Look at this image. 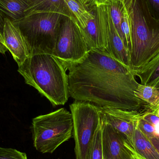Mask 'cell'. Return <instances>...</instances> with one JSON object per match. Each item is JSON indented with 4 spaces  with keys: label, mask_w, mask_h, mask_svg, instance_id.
<instances>
[{
    "label": "cell",
    "mask_w": 159,
    "mask_h": 159,
    "mask_svg": "<svg viewBox=\"0 0 159 159\" xmlns=\"http://www.w3.org/2000/svg\"><path fill=\"white\" fill-rule=\"evenodd\" d=\"M68 70L70 96L75 101L131 111L142 117L153 114L151 106L135 94L140 83L130 69L106 51L90 50Z\"/></svg>",
    "instance_id": "6da1fadb"
},
{
    "label": "cell",
    "mask_w": 159,
    "mask_h": 159,
    "mask_svg": "<svg viewBox=\"0 0 159 159\" xmlns=\"http://www.w3.org/2000/svg\"><path fill=\"white\" fill-rule=\"evenodd\" d=\"M66 71L56 57L48 54L30 56L18 69L25 83L36 89L53 106L64 105L70 96Z\"/></svg>",
    "instance_id": "7a4b0ae2"
},
{
    "label": "cell",
    "mask_w": 159,
    "mask_h": 159,
    "mask_svg": "<svg viewBox=\"0 0 159 159\" xmlns=\"http://www.w3.org/2000/svg\"><path fill=\"white\" fill-rule=\"evenodd\" d=\"M131 26L129 52L132 71L144 66L159 54V20L154 18L147 0H123Z\"/></svg>",
    "instance_id": "3957f363"
},
{
    "label": "cell",
    "mask_w": 159,
    "mask_h": 159,
    "mask_svg": "<svg viewBox=\"0 0 159 159\" xmlns=\"http://www.w3.org/2000/svg\"><path fill=\"white\" fill-rule=\"evenodd\" d=\"M64 17L58 13H35L13 22L24 39L29 57L53 54L61 20Z\"/></svg>",
    "instance_id": "277c9868"
},
{
    "label": "cell",
    "mask_w": 159,
    "mask_h": 159,
    "mask_svg": "<svg viewBox=\"0 0 159 159\" xmlns=\"http://www.w3.org/2000/svg\"><path fill=\"white\" fill-rule=\"evenodd\" d=\"M34 146L43 154H52L69 141L73 133L71 112L65 108L34 118L32 122Z\"/></svg>",
    "instance_id": "5b68a950"
},
{
    "label": "cell",
    "mask_w": 159,
    "mask_h": 159,
    "mask_svg": "<svg viewBox=\"0 0 159 159\" xmlns=\"http://www.w3.org/2000/svg\"><path fill=\"white\" fill-rule=\"evenodd\" d=\"M73 121L75 159H87L90 145L102 120L99 107L88 102L75 101L70 105Z\"/></svg>",
    "instance_id": "8992f818"
},
{
    "label": "cell",
    "mask_w": 159,
    "mask_h": 159,
    "mask_svg": "<svg viewBox=\"0 0 159 159\" xmlns=\"http://www.w3.org/2000/svg\"><path fill=\"white\" fill-rule=\"evenodd\" d=\"M79 25L65 17L61 23L52 54L67 70L81 62L90 51Z\"/></svg>",
    "instance_id": "52a82bcc"
},
{
    "label": "cell",
    "mask_w": 159,
    "mask_h": 159,
    "mask_svg": "<svg viewBox=\"0 0 159 159\" xmlns=\"http://www.w3.org/2000/svg\"><path fill=\"white\" fill-rule=\"evenodd\" d=\"M100 108L104 120L124 135L134 148V130L142 116L134 112L116 107H104Z\"/></svg>",
    "instance_id": "ba28073f"
},
{
    "label": "cell",
    "mask_w": 159,
    "mask_h": 159,
    "mask_svg": "<svg viewBox=\"0 0 159 159\" xmlns=\"http://www.w3.org/2000/svg\"><path fill=\"white\" fill-rule=\"evenodd\" d=\"M103 156L106 159H129L125 136L106 122L102 117Z\"/></svg>",
    "instance_id": "9c48e42d"
},
{
    "label": "cell",
    "mask_w": 159,
    "mask_h": 159,
    "mask_svg": "<svg viewBox=\"0 0 159 159\" xmlns=\"http://www.w3.org/2000/svg\"><path fill=\"white\" fill-rule=\"evenodd\" d=\"M4 36L7 48L20 66L29 57V52L19 30L7 19L5 22Z\"/></svg>",
    "instance_id": "30bf717a"
},
{
    "label": "cell",
    "mask_w": 159,
    "mask_h": 159,
    "mask_svg": "<svg viewBox=\"0 0 159 159\" xmlns=\"http://www.w3.org/2000/svg\"><path fill=\"white\" fill-rule=\"evenodd\" d=\"M107 47L106 52L112 57L130 68L129 53L119 35L110 16L109 6L107 14Z\"/></svg>",
    "instance_id": "8fae6325"
},
{
    "label": "cell",
    "mask_w": 159,
    "mask_h": 159,
    "mask_svg": "<svg viewBox=\"0 0 159 159\" xmlns=\"http://www.w3.org/2000/svg\"><path fill=\"white\" fill-rule=\"evenodd\" d=\"M29 5V15L40 13H56L76 20L64 0H26Z\"/></svg>",
    "instance_id": "7c38bea8"
},
{
    "label": "cell",
    "mask_w": 159,
    "mask_h": 159,
    "mask_svg": "<svg viewBox=\"0 0 159 159\" xmlns=\"http://www.w3.org/2000/svg\"><path fill=\"white\" fill-rule=\"evenodd\" d=\"M140 80V84L155 88L159 92V54L153 60L132 71ZM159 109V102L156 114Z\"/></svg>",
    "instance_id": "4fadbf2b"
},
{
    "label": "cell",
    "mask_w": 159,
    "mask_h": 159,
    "mask_svg": "<svg viewBox=\"0 0 159 159\" xmlns=\"http://www.w3.org/2000/svg\"><path fill=\"white\" fill-rule=\"evenodd\" d=\"M0 13L12 22L19 21L29 15L26 0H0Z\"/></svg>",
    "instance_id": "5bb4252c"
},
{
    "label": "cell",
    "mask_w": 159,
    "mask_h": 159,
    "mask_svg": "<svg viewBox=\"0 0 159 159\" xmlns=\"http://www.w3.org/2000/svg\"><path fill=\"white\" fill-rule=\"evenodd\" d=\"M134 148L145 158L159 159V153L150 140L138 129L137 124L134 136Z\"/></svg>",
    "instance_id": "9a60e30c"
},
{
    "label": "cell",
    "mask_w": 159,
    "mask_h": 159,
    "mask_svg": "<svg viewBox=\"0 0 159 159\" xmlns=\"http://www.w3.org/2000/svg\"><path fill=\"white\" fill-rule=\"evenodd\" d=\"M64 1L71 13L78 21L79 28L81 29H85L89 20L94 18L93 8H91L90 11H89L75 0H64Z\"/></svg>",
    "instance_id": "2e32d148"
},
{
    "label": "cell",
    "mask_w": 159,
    "mask_h": 159,
    "mask_svg": "<svg viewBox=\"0 0 159 159\" xmlns=\"http://www.w3.org/2000/svg\"><path fill=\"white\" fill-rule=\"evenodd\" d=\"M136 96L148 103L156 114V108L159 102V92L153 87L139 84L135 93Z\"/></svg>",
    "instance_id": "e0dca14e"
},
{
    "label": "cell",
    "mask_w": 159,
    "mask_h": 159,
    "mask_svg": "<svg viewBox=\"0 0 159 159\" xmlns=\"http://www.w3.org/2000/svg\"><path fill=\"white\" fill-rule=\"evenodd\" d=\"M102 120L96 129L89 148L87 159H103Z\"/></svg>",
    "instance_id": "ac0fdd59"
},
{
    "label": "cell",
    "mask_w": 159,
    "mask_h": 159,
    "mask_svg": "<svg viewBox=\"0 0 159 159\" xmlns=\"http://www.w3.org/2000/svg\"><path fill=\"white\" fill-rule=\"evenodd\" d=\"M108 6L113 24L119 35L121 38L120 25L124 10L123 0H110Z\"/></svg>",
    "instance_id": "d6986e66"
},
{
    "label": "cell",
    "mask_w": 159,
    "mask_h": 159,
    "mask_svg": "<svg viewBox=\"0 0 159 159\" xmlns=\"http://www.w3.org/2000/svg\"><path fill=\"white\" fill-rule=\"evenodd\" d=\"M124 4V2H123ZM121 33V39L124 43L125 47L129 52L131 48V26L129 17L128 11L124 4V10L120 25Z\"/></svg>",
    "instance_id": "ffe728a7"
},
{
    "label": "cell",
    "mask_w": 159,
    "mask_h": 159,
    "mask_svg": "<svg viewBox=\"0 0 159 159\" xmlns=\"http://www.w3.org/2000/svg\"><path fill=\"white\" fill-rule=\"evenodd\" d=\"M0 159H28L26 153L16 149L0 148Z\"/></svg>",
    "instance_id": "44dd1931"
},
{
    "label": "cell",
    "mask_w": 159,
    "mask_h": 159,
    "mask_svg": "<svg viewBox=\"0 0 159 159\" xmlns=\"http://www.w3.org/2000/svg\"><path fill=\"white\" fill-rule=\"evenodd\" d=\"M137 126L140 130L149 140L155 137L154 126L144 120L143 118H141L138 120Z\"/></svg>",
    "instance_id": "7402d4cb"
},
{
    "label": "cell",
    "mask_w": 159,
    "mask_h": 159,
    "mask_svg": "<svg viewBox=\"0 0 159 159\" xmlns=\"http://www.w3.org/2000/svg\"><path fill=\"white\" fill-rule=\"evenodd\" d=\"M5 18L0 13V53L5 54L8 50L5 43L4 31Z\"/></svg>",
    "instance_id": "603a6c76"
},
{
    "label": "cell",
    "mask_w": 159,
    "mask_h": 159,
    "mask_svg": "<svg viewBox=\"0 0 159 159\" xmlns=\"http://www.w3.org/2000/svg\"><path fill=\"white\" fill-rule=\"evenodd\" d=\"M147 2L152 16L159 20V0H147Z\"/></svg>",
    "instance_id": "cb8c5ba5"
},
{
    "label": "cell",
    "mask_w": 159,
    "mask_h": 159,
    "mask_svg": "<svg viewBox=\"0 0 159 159\" xmlns=\"http://www.w3.org/2000/svg\"><path fill=\"white\" fill-rule=\"evenodd\" d=\"M109 2L110 0H82V3L88 9L103 5H108Z\"/></svg>",
    "instance_id": "d4e9b609"
},
{
    "label": "cell",
    "mask_w": 159,
    "mask_h": 159,
    "mask_svg": "<svg viewBox=\"0 0 159 159\" xmlns=\"http://www.w3.org/2000/svg\"><path fill=\"white\" fill-rule=\"evenodd\" d=\"M125 144L128 148L129 152V159H146L140 155L134 148L128 143L127 140H125Z\"/></svg>",
    "instance_id": "484cf974"
},
{
    "label": "cell",
    "mask_w": 159,
    "mask_h": 159,
    "mask_svg": "<svg viewBox=\"0 0 159 159\" xmlns=\"http://www.w3.org/2000/svg\"><path fill=\"white\" fill-rule=\"evenodd\" d=\"M143 119L153 126L159 122V117L155 114L148 113L143 117Z\"/></svg>",
    "instance_id": "4316f807"
},
{
    "label": "cell",
    "mask_w": 159,
    "mask_h": 159,
    "mask_svg": "<svg viewBox=\"0 0 159 159\" xmlns=\"http://www.w3.org/2000/svg\"><path fill=\"white\" fill-rule=\"evenodd\" d=\"M150 141L159 154V138L155 137L150 139Z\"/></svg>",
    "instance_id": "83f0119b"
},
{
    "label": "cell",
    "mask_w": 159,
    "mask_h": 159,
    "mask_svg": "<svg viewBox=\"0 0 159 159\" xmlns=\"http://www.w3.org/2000/svg\"><path fill=\"white\" fill-rule=\"evenodd\" d=\"M154 134L155 136L159 138V122L154 125Z\"/></svg>",
    "instance_id": "f1b7e54d"
},
{
    "label": "cell",
    "mask_w": 159,
    "mask_h": 159,
    "mask_svg": "<svg viewBox=\"0 0 159 159\" xmlns=\"http://www.w3.org/2000/svg\"><path fill=\"white\" fill-rule=\"evenodd\" d=\"M75 1H76V2H78L80 4L82 5V6H83L82 3V0H75Z\"/></svg>",
    "instance_id": "f546056e"
},
{
    "label": "cell",
    "mask_w": 159,
    "mask_h": 159,
    "mask_svg": "<svg viewBox=\"0 0 159 159\" xmlns=\"http://www.w3.org/2000/svg\"><path fill=\"white\" fill-rule=\"evenodd\" d=\"M157 116L159 117V109L158 110L157 112Z\"/></svg>",
    "instance_id": "4dcf8cb0"
},
{
    "label": "cell",
    "mask_w": 159,
    "mask_h": 159,
    "mask_svg": "<svg viewBox=\"0 0 159 159\" xmlns=\"http://www.w3.org/2000/svg\"><path fill=\"white\" fill-rule=\"evenodd\" d=\"M103 159H105V158H103Z\"/></svg>",
    "instance_id": "1f68e13d"
}]
</instances>
